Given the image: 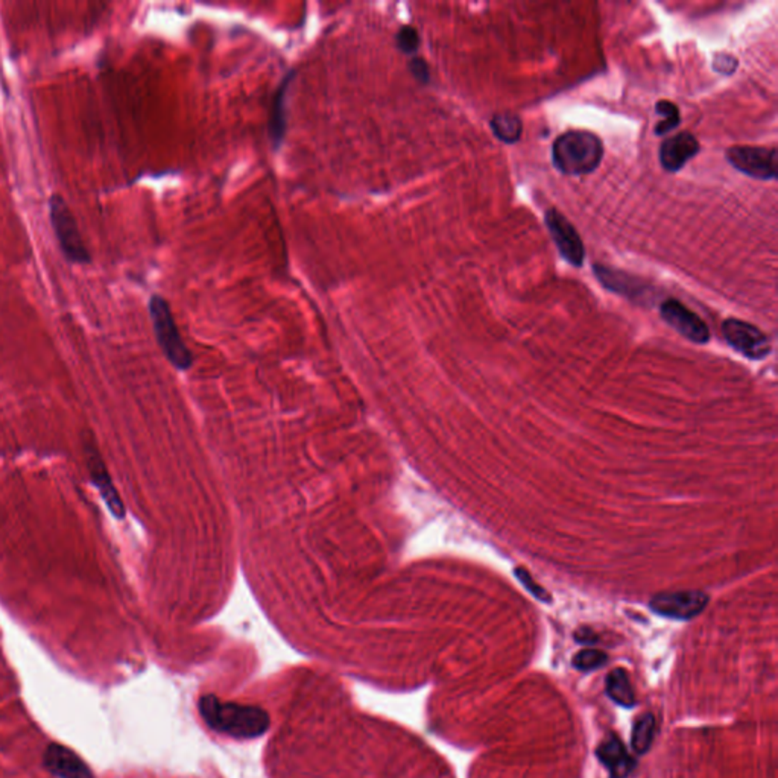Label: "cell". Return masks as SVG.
<instances>
[{"label": "cell", "instance_id": "6da1fadb", "mask_svg": "<svg viewBox=\"0 0 778 778\" xmlns=\"http://www.w3.org/2000/svg\"><path fill=\"white\" fill-rule=\"evenodd\" d=\"M603 158V143L590 131L573 129L561 134L552 145V163L564 176H587L596 171Z\"/></svg>", "mask_w": 778, "mask_h": 778}, {"label": "cell", "instance_id": "7a4b0ae2", "mask_svg": "<svg viewBox=\"0 0 778 778\" xmlns=\"http://www.w3.org/2000/svg\"><path fill=\"white\" fill-rule=\"evenodd\" d=\"M147 310H149L158 346L167 360L178 369H190L192 355L181 338L180 330L177 328L169 303L163 298L162 295H152L147 304Z\"/></svg>", "mask_w": 778, "mask_h": 778}, {"label": "cell", "instance_id": "3957f363", "mask_svg": "<svg viewBox=\"0 0 778 778\" xmlns=\"http://www.w3.org/2000/svg\"><path fill=\"white\" fill-rule=\"evenodd\" d=\"M49 219L66 260L74 265H88L92 262V254L84 242L78 222L75 219L69 204L66 203L60 194H54L49 199Z\"/></svg>", "mask_w": 778, "mask_h": 778}, {"label": "cell", "instance_id": "277c9868", "mask_svg": "<svg viewBox=\"0 0 778 778\" xmlns=\"http://www.w3.org/2000/svg\"><path fill=\"white\" fill-rule=\"evenodd\" d=\"M727 160L734 169L755 180H777V149L763 147H733Z\"/></svg>", "mask_w": 778, "mask_h": 778}, {"label": "cell", "instance_id": "5b68a950", "mask_svg": "<svg viewBox=\"0 0 778 778\" xmlns=\"http://www.w3.org/2000/svg\"><path fill=\"white\" fill-rule=\"evenodd\" d=\"M709 603V596L698 590L686 591H672V593L655 594L651 599L650 607L660 616L675 619V621H689L704 611Z\"/></svg>", "mask_w": 778, "mask_h": 778}, {"label": "cell", "instance_id": "8992f818", "mask_svg": "<svg viewBox=\"0 0 778 778\" xmlns=\"http://www.w3.org/2000/svg\"><path fill=\"white\" fill-rule=\"evenodd\" d=\"M544 222L561 258L575 268L582 267L585 248L575 227L571 226L569 219L561 212H558L557 208L546 210Z\"/></svg>", "mask_w": 778, "mask_h": 778}, {"label": "cell", "instance_id": "52a82bcc", "mask_svg": "<svg viewBox=\"0 0 778 778\" xmlns=\"http://www.w3.org/2000/svg\"><path fill=\"white\" fill-rule=\"evenodd\" d=\"M725 341L750 359H763L771 353V342L760 328L741 319H725L722 324Z\"/></svg>", "mask_w": 778, "mask_h": 778}, {"label": "cell", "instance_id": "ba28073f", "mask_svg": "<svg viewBox=\"0 0 778 778\" xmlns=\"http://www.w3.org/2000/svg\"><path fill=\"white\" fill-rule=\"evenodd\" d=\"M660 315L664 319V323L669 324L673 330H677L680 335L695 342V344H707L710 339V330L707 324L693 314L691 308H686L682 301L675 298H669L660 306Z\"/></svg>", "mask_w": 778, "mask_h": 778}, {"label": "cell", "instance_id": "9c48e42d", "mask_svg": "<svg viewBox=\"0 0 778 778\" xmlns=\"http://www.w3.org/2000/svg\"><path fill=\"white\" fill-rule=\"evenodd\" d=\"M86 462H87L88 473L92 478L93 484L96 485L97 491L101 494L102 500L106 502L108 511L116 519H125V505L116 490L113 480H111L106 462L102 460L101 451L93 441H86Z\"/></svg>", "mask_w": 778, "mask_h": 778}, {"label": "cell", "instance_id": "30bf717a", "mask_svg": "<svg viewBox=\"0 0 778 778\" xmlns=\"http://www.w3.org/2000/svg\"><path fill=\"white\" fill-rule=\"evenodd\" d=\"M701 151V145L698 138L689 131L672 136L666 138L662 147H660V163L663 167L664 171L675 174L682 171V167H686L687 162H691L692 158L696 157Z\"/></svg>", "mask_w": 778, "mask_h": 778}, {"label": "cell", "instance_id": "8fae6325", "mask_svg": "<svg viewBox=\"0 0 778 778\" xmlns=\"http://www.w3.org/2000/svg\"><path fill=\"white\" fill-rule=\"evenodd\" d=\"M596 757L607 768L610 778H628L636 768V760L628 754L623 742L614 733H608V736L599 743Z\"/></svg>", "mask_w": 778, "mask_h": 778}, {"label": "cell", "instance_id": "7c38bea8", "mask_svg": "<svg viewBox=\"0 0 778 778\" xmlns=\"http://www.w3.org/2000/svg\"><path fill=\"white\" fill-rule=\"evenodd\" d=\"M593 272L599 281L614 294L623 295L634 301H645L646 297L652 294L645 281L634 278L627 272L616 271L602 265H593Z\"/></svg>", "mask_w": 778, "mask_h": 778}, {"label": "cell", "instance_id": "4fadbf2b", "mask_svg": "<svg viewBox=\"0 0 778 778\" xmlns=\"http://www.w3.org/2000/svg\"><path fill=\"white\" fill-rule=\"evenodd\" d=\"M297 76V70L290 69L288 74L283 76L278 87L274 92L272 96L271 117H269V138H271L272 147L276 151L280 149L281 145L285 142L286 131H288V110H286V102H288V92H289L290 84Z\"/></svg>", "mask_w": 778, "mask_h": 778}, {"label": "cell", "instance_id": "5bb4252c", "mask_svg": "<svg viewBox=\"0 0 778 778\" xmlns=\"http://www.w3.org/2000/svg\"><path fill=\"white\" fill-rule=\"evenodd\" d=\"M46 762L52 773L61 778H90L83 762L61 746H51V750L47 751Z\"/></svg>", "mask_w": 778, "mask_h": 778}, {"label": "cell", "instance_id": "9a60e30c", "mask_svg": "<svg viewBox=\"0 0 778 778\" xmlns=\"http://www.w3.org/2000/svg\"><path fill=\"white\" fill-rule=\"evenodd\" d=\"M605 689L612 702L621 707L632 709L637 704L636 693L632 691L631 682L625 669H612L605 680Z\"/></svg>", "mask_w": 778, "mask_h": 778}, {"label": "cell", "instance_id": "2e32d148", "mask_svg": "<svg viewBox=\"0 0 778 778\" xmlns=\"http://www.w3.org/2000/svg\"><path fill=\"white\" fill-rule=\"evenodd\" d=\"M490 128L500 142L507 145H514L521 138L523 133V122L519 116L511 111L498 113L490 120Z\"/></svg>", "mask_w": 778, "mask_h": 778}, {"label": "cell", "instance_id": "e0dca14e", "mask_svg": "<svg viewBox=\"0 0 778 778\" xmlns=\"http://www.w3.org/2000/svg\"><path fill=\"white\" fill-rule=\"evenodd\" d=\"M655 736V718L652 713L642 714L632 725L631 746L636 754L643 755L651 750Z\"/></svg>", "mask_w": 778, "mask_h": 778}, {"label": "cell", "instance_id": "ac0fdd59", "mask_svg": "<svg viewBox=\"0 0 778 778\" xmlns=\"http://www.w3.org/2000/svg\"><path fill=\"white\" fill-rule=\"evenodd\" d=\"M655 111L659 113L660 116H663V120L657 124L655 126V134L657 136H664V134H669L673 129H677L682 124V115H680V108H678L673 102L671 101H659L655 104Z\"/></svg>", "mask_w": 778, "mask_h": 778}, {"label": "cell", "instance_id": "d6986e66", "mask_svg": "<svg viewBox=\"0 0 778 778\" xmlns=\"http://www.w3.org/2000/svg\"><path fill=\"white\" fill-rule=\"evenodd\" d=\"M607 662L608 655L603 651L590 648V650L580 651L573 657V660H571V664H573V668L578 669L581 672H591V671H596V669L603 668L607 664Z\"/></svg>", "mask_w": 778, "mask_h": 778}, {"label": "cell", "instance_id": "ffe728a7", "mask_svg": "<svg viewBox=\"0 0 778 778\" xmlns=\"http://www.w3.org/2000/svg\"><path fill=\"white\" fill-rule=\"evenodd\" d=\"M419 43H421V38H419V31L414 26L403 25L397 31L396 46L401 54L414 56L415 52L419 51Z\"/></svg>", "mask_w": 778, "mask_h": 778}, {"label": "cell", "instance_id": "44dd1931", "mask_svg": "<svg viewBox=\"0 0 778 778\" xmlns=\"http://www.w3.org/2000/svg\"><path fill=\"white\" fill-rule=\"evenodd\" d=\"M514 573H516L517 580L520 581L521 584L525 585V589L528 590L532 596H535V598L544 603L552 602V596L549 594L548 590L543 589L541 585L537 584L534 578L530 576V571L523 569V567H517Z\"/></svg>", "mask_w": 778, "mask_h": 778}, {"label": "cell", "instance_id": "7402d4cb", "mask_svg": "<svg viewBox=\"0 0 778 778\" xmlns=\"http://www.w3.org/2000/svg\"><path fill=\"white\" fill-rule=\"evenodd\" d=\"M408 69L417 83L423 84V86L430 83V67H429L428 61L421 56H412L408 63Z\"/></svg>", "mask_w": 778, "mask_h": 778}, {"label": "cell", "instance_id": "603a6c76", "mask_svg": "<svg viewBox=\"0 0 778 778\" xmlns=\"http://www.w3.org/2000/svg\"><path fill=\"white\" fill-rule=\"evenodd\" d=\"M737 66L739 63H737L736 58L730 54H718L714 56L713 70L718 74L733 75L736 72Z\"/></svg>", "mask_w": 778, "mask_h": 778}, {"label": "cell", "instance_id": "cb8c5ba5", "mask_svg": "<svg viewBox=\"0 0 778 778\" xmlns=\"http://www.w3.org/2000/svg\"><path fill=\"white\" fill-rule=\"evenodd\" d=\"M575 641L582 645H594L598 642V636L590 628H581L580 631H576Z\"/></svg>", "mask_w": 778, "mask_h": 778}]
</instances>
